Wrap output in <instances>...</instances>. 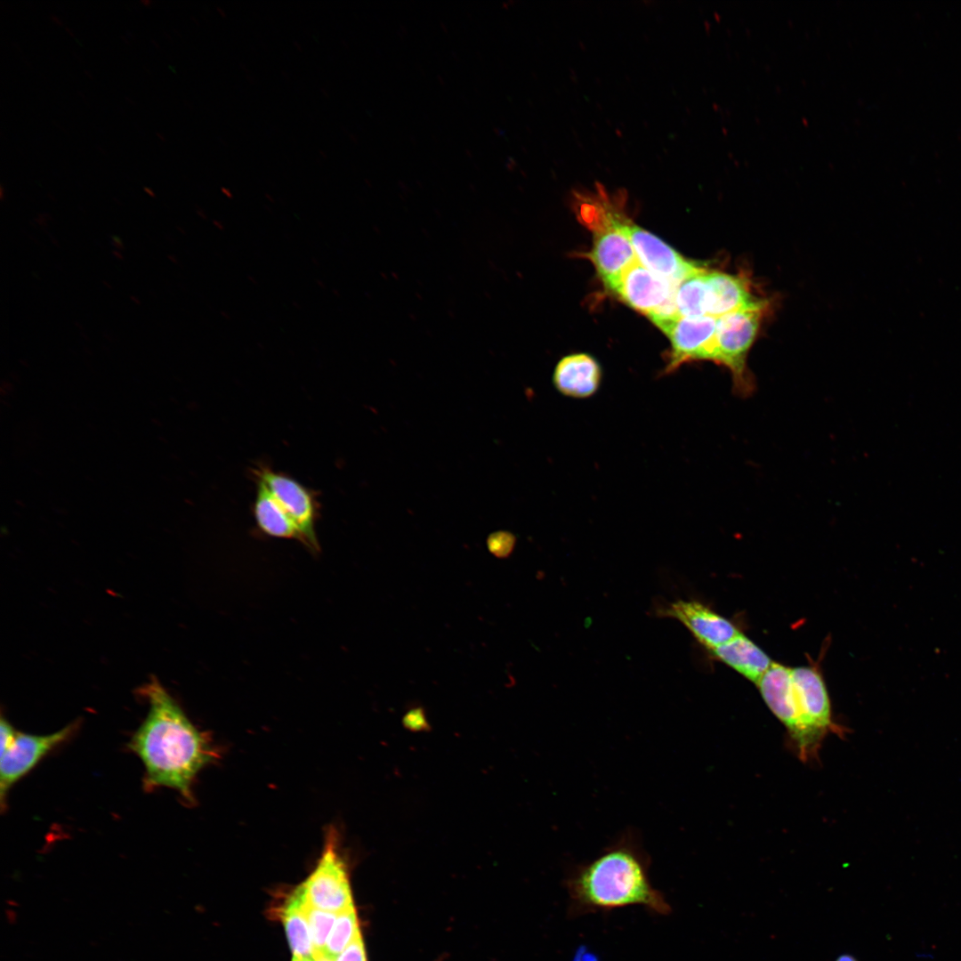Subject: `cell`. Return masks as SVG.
I'll return each instance as SVG.
<instances>
[{"instance_id":"f1b7e54d","label":"cell","mask_w":961,"mask_h":961,"mask_svg":"<svg viewBox=\"0 0 961 961\" xmlns=\"http://www.w3.org/2000/svg\"><path fill=\"white\" fill-rule=\"evenodd\" d=\"M144 190H145V191H146V193H147V194H149V196H151V197H154V196H155V194L153 193V190H152L151 189H149V188L145 187V188H144Z\"/></svg>"},{"instance_id":"7a4b0ae2","label":"cell","mask_w":961,"mask_h":961,"mask_svg":"<svg viewBox=\"0 0 961 961\" xmlns=\"http://www.w3.org/2000/svg\"><path fill=\"white\" fill-rule=\"evenodd\" d=\"M650 860L633 832L623 833L591 861L572 868L565 880L571 917L642 906L665 916L671 907L649 876Z\"/></svg>"},{"instance_id":"7c38bea8","label":"cell","mask_w":961,"mask_h":961,"mask_svg":"<svg viewBox=\"0 0 961 961\" xmlns=\"http://www.w3.org/2000/svg\"><path fill=\"white\" fill-rule=\"evenodd\" d=\"M657 614L680 621L710 650L727 642L739 631L727 618L693 600H677L657 610Z\"/></svg>"},{"instance_id":"3957f363","label":"cell","mask_w":961,"mask_h":961,"mask_svg":"<svg viewBox=\"0 0 961 961\" xmlns=\"http://www.w3.org/2000/svg\"><path fill=\"white\" fill-rule=\"evenodd\" d=\"M767 308L765 302L717 318L714 362L730 370L733 391L742 397L749 396L755 390L747 355Z\"/></svg>"},{"instance_id":"30bf717a","label":"cell","mask_w":961,"mask_h":961,"mask_svg":"<svg viewBox=\"0 0 961 961\" xmlns=\"http://www.w3.org/2000/svg\"><path fill=\"white\" fill-rule=\"evenodd\" d=\"M716 323L717 318L702 316L677 317L662 324L659 328L669 337L672 344L666 371H673L689 361H714Z\"/></svg>"},{"instance_id":"44dd1931","label":"cell","mask_w":961,"mask_h":961,"mask_svg":"<svg viewBox=\"0 0 961 961\" xmlns=\"http://www.w3.org/2000/svg\"><path fill=\"white\" fill-rule=\"evenodd\" d=\"M295 891L300 896L303 909L309 925L314 948V956L323 954L328 934L332 930L337 914L311 906L304 900L298 887Z\"/></svg>"},{"instance_id":"484cf974","label":"cell","mask_w":961,"mask_h":961,"mask_svg":"<svg viewBox=\"0 0 961 961\" xmlns=\"http://www.w3.org/2000/svg\"><path fill=\"white\" fill-rule=\"evenodd\" d=\"M836 961H858V960L856 959V957H853L852 955H851V954H843V955H840V956H839V957H837V958L836 959Z\"/></svg>"},{"instance_id":"5b68a950","label":"cell","mask_w":961,"mask_h":961,"mask_svg":"<svg viewBox=\"0 0 961 961\" xmlns=\"http://www.w3.org/2000/svg\"><path fill=\"white\" fill-rule=\"evenodd\" d=\"M339 847L336 831L329 828L315 869L298 886L309 904L335 914L353 906L347 868Z\"/></svg>"},{"instance_id":"83f0119b","label":"cell","mask_w":961,"mask_h":961,"mask_svg":"<svg viewBox=\"0 0 961 961\" xmlns=\"http://www.w3.org/2000/svg\"><path fill=\"white\" fill-rule=\"evenodd\" d=\"M292 961H313V959H309V958H301V957H293V960H292Z\"/></svg>"},{"instance_id":"4316f807","label":"cell","mask_w":961,"mask_h":961,"mask_svg":"<svg viewBox=\"0 0 961 961\" xmlns=\"http://www.w3.org/2000/svg\"><path fill=\"white\" fill-rule=\"evenodd\" d=\"M313 961H332V960L327 958V957H325L323 954H320V955H315L314 957H313Z\"/></svg>"},{"instance_id":"d4e9b609","label":"cell","mask_w":961,"mask_h":961,"mask_svg":"<svg viewBox=\"0 0 961 961\" xmlns=\"http://www.w3.org/2000/svg\"><path fill=\"white\" fill-rule=\"evenodd\" d=\"M573 961H598L596 957L589 952H577Z\"/></svg>"},{"instance_id":"2e32d148","label":"cell","mask_w":961,"mask_h":961,"mask_svg":"<svg viewBox=\"0 0 961 961\" xmlns=\"http://www.w3.org/2000/svg\"><path fill=\"white\" fill-rule=\"evenodd\" d=\"M711 651L716 658L755 684L773 663L763 650L741 633Z\"/></svg>"},{"instance_id":"d6a6232c","label":"cell","mask_w":961,"mask_h":961,"mask_svg":"<svg viewBox=\"0 0 961 961\" xmlns=\"http://www.w3.org/2000/svg\"><path fill=\"white\" fill-rule=\"evenodd\" d=\"M157 137H158L159 139H161V141H165V138H164V137L162 136V134H160V133H157Z\"/></svg>"},{"instance_id":"4fadbf2b","label":"cell","mask_w":961,"mask_h":961,"mask_svg":"<svg viewBox=\"0 0 961 961\" xmlns=\"http://www.w3.org/2000/svg\"><path fill=\"white\" fill-rule=\"evenodd\" d=\"M620 216L617 212L609 225L596 230L589 254L600 278L611 291L624 272L638 261L630 239L618 226Z\"/></svg>"},{"instance_id":"7402d4cb","label":"cell","mask_w":961,"mask_h":961,"mask_svg":"<svg viewBox=\"0 0 961 961\" xmlns=\"http://www.w3.org/2000/svg\"><path fill=\"white\" fill-rule=\"evenodd\" d=\"M516 543L515 536L508 531L491 533L487 538L489 551L496 557L505 559L513 553Z\"/></svg>"},{"instance_id":"1f68e13d","label":"cell","mask_w":961,"mask_h":961,"mask_svg":"<svg viewBox=\"0 0 961 961\" xmlns=\"http://www.w3.org/2000/svg\"><path fill=\"white\" fill-rule=\"evenodd\" d=\"M141 4H145V5H150V4H151V1H149V0H148V1H141Z\"/></svg>"},{"instance_id":"8992f818","label":"cell","mask_w":961,"mask_h":961,"mask_svg":"<svg viewBox=\"0 0 961 961\" xmlns=\"http://www.w3.org/2000/svg\"><path fill=\"white\" fill-rule=\"evenodd\" d=\"M675 289L676 286L653 274L637 261L624 272L612 292L659 327L680 317L674 301Z\"/></svg>"},{"instance_id":"cb8c5ba5","label":"cell","mask_w":961,"mask_h":961,"mask_svg":"<svg viewBox=\"0 0 961 961\" xmlns=\"http://www.w3.org/2000/svg\"><path fill=\"white\" fill-rule=\"evenodd\" d=\"M404 725L412 731H423L428 727L424 710L422 707H415L408 711L403 717Z\"/></svg>"},{"instance_id":"8fae6325","label":"cell","mask_w":961,"mask_h":961,"mask_svg":"<svg viewBox=\"0 0 961 961\" xmlns=\"http://www.w3.org/2000/svg\"><path fill=\"white\" fill-rule=\"evenodd\" d=\"M618 228L628 237L640 263L658 277L676 286L699 265L684 259L661 239L628 222L623 215Z\"/></svg>"},{"instance_id":"5bb4252c","label":"cell","mask_w":961,"mask_h":961,"mask_svg":"<svg viewBox=\"0 0 961 961\" xmlns=\"http://www.w3.org/2000/svg\"><path fill=\"white\" fill-rule=\"evenodd\" d=\"M767 302L757 297L746 277L723 271H706L707 315L721 317L727 313Z\"/></svg>"},{"instance_id":"ac0fdd59","label":"cell","mask_w":961,"mask_h":961,"mask_svg":"<svg viewBox=\"0 0 961 961\" xmlns=\"http://www.w3.org/2000/svg\"><path fill=\"white\" fill-rule=\"evenodd\" d=\"M283 919L293 957L313 959L314 948L309 925L295 890L284 909Z\"/></svg>"},{"instance_id":"ffe728a7","label":"cell","mask_w":961,"mask_h":961,"mask_svg":"<svg viewBox=\"0 0 961 961\" xmlns=\"http://www.w3.org/2000/svg\"><path fill=\"white\" fill-rule=\"evenodd\" d=\"M359 933L355 909L351 906L337 914L327 937L323 955L334 961Z\"/></svg>"},{"instance_id":"d6986e66","label":"cell","mask_w":961,"mask_h":961,"mask_svg":"<svg viewBox=\"0 0 961 961\" xmlns=\"http://www.w3.org/2000/svg\"><path fill=\"white\" fill-rule=\"evenodd\" d=\"M706 271L699 267L683 279L675 289V306L680 317L697 318L707 315Z\"/></svg>"},{"instance_id":"e0dca14e","label":"cell","mask_w":961,"mask_h":961,"mask_svg":"<svg viewBox=\"0 0 961 961\" xmlns=\"http://www.w3.org/2000/svg\"><path fill=\"white\" fill-rule=\"evenodd\" d=\"M256 484L253 512L259 529L271 537L302 540L296 524L283 507L262 483L256 481Z\"/></svg>"},{"instance_id":"277c9868","label":"cell","mask_w":961,"mask_h":961,"mask_svg":"<svg viewBox=\"0 0 961 961\" xmlns=\"http://www.w3.org/2000/svg\"><path fill=\"white\" fill-rule=\"evenodd\" d=\"M77 723L44 735L17 731L4 716L1 717L0 804L6 807L9 791L14 784L32 771L49 753L68 740L76 731Z\"/></svg>"},{"instance_id":"603a6c76","label":"cell","mask_w":961,"mask_h":961,"mask_svg":"<svg viewBox=\"0 0 961 961\" xmlns=\"http://www.w3.org/2000/svg\"><path fill=\"white\" fill-rule=\"evenodd\" d=\"M334 961H367L360 933Z\"/></svg>"},{"instance_id":"6da1fadb","label":"cell","mask_w":961,"mask_h":961,"mask_svg":"<svg viewBox=\"0 0 961 961\" xmlns=\"http://www.w3.org/2000/svg\"><path fill=\"white\" fill-rule=\"evenodd\" d=\"M142 693L149 711L128 748L143 764V788H171L192 804L195 779L215 759V750L157 680L152 679Z\"/></svg>"},{"instance_id":"4dcf8cb0","label":"cell","mask_w":961,"mask_h":961,"mask_svg":"<svg viewBox=\"0 0 961 961\" xmlns=\"http://www.w3.org/2000/svg\"><path fill=\"white\" fill-rule=\"evenodd\" d=\"M0 191H1L0 192V198H1V200H4V190L3 184H1V186H0Z\"/></svg>"},{"instance_id":"9c48e42d","label":"cell","mask_w":961,"mask_h":961,"mask_svg":"<svg viewBox=\"0 0 961 961\" xmlns=\"http://www.w3.org/2000/svg\"><path fill=\"white\" fill-rule=\"evenodd\" d=\"M756 685L768 707L787 728L798 757L803 762L817 759L796 707L791 668L773 662Z\"/></svg>"},{"instance_id":"9a60e30c","label":"cell","mask_w":961,"mask_h":961,"mask_svg":"<svg viewBox=\"0 0 961 961\" xmlns=\"http://www.w3.org/2000/svg\"><path fill=\"white\" fill-rule=\"evenodd\" d=\"M553 379L555 388L561 394L584 399L598 390L602 371L592 356L577 353L566 356L558 362Z\"/></svg>"},{"instance_id":"52a82bcc","label":"cell","mask_w":961,"mask_h":961,"mask_svg":"<svg viewBox=\"0 0 961 961\" xmlns=\"http://www.w3.org/2000/svg\"><path fill=\"white\" fill-rule=\"evenodd\" d=\"M796 707L814 754L829 733L843 737L841 726L832 720L829 698L824 682L817 670L808 666L791 668Z\"/></svg>"},{"instance_id":"ba28073f","label":"cell","mask_w":961,"mask_h":961,"mask_svg":"<svg viewBox=\"0 0 961 961\" xmlns=\"http://www.w3.org/2000/svg\"><path fill=\"white\" fill-rule=\"evenodd\" d=\"M255 481L262 483L296 524L302 541L317 548L315 521L319 504L314 492L295 479L260 464L253 469Z\"/></svg>"},{"instance_id":"f546056e","label":"cell","mask_w":961,"mask_h":961,"mask_svg":"<svg viewBox=\"0 0 961 961\" xmlns=\"http://www.w3.org/2000/svg\"><path fill=\"white\" fill-rule=\"evenodd\" d=\"M51 18H52V20H53L54 23H57L58 25H61V20L59 18H56L54 16H52Z\"/></svg>"}]
</instances>
